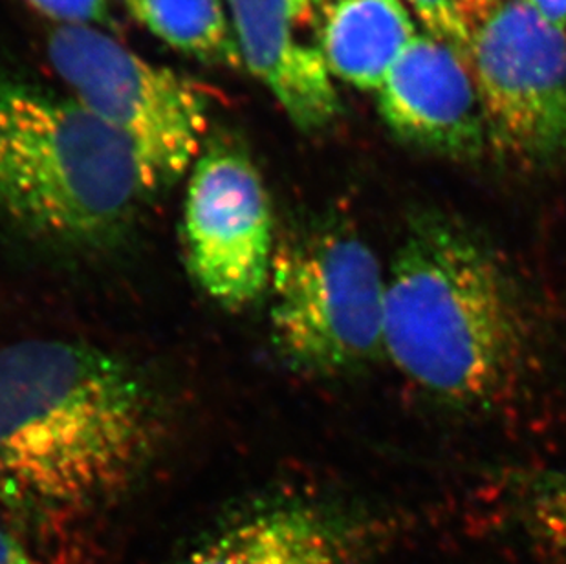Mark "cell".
Segmentation results:
<instances>
[{
  "instance_id": "1",
  "label": "cell",
  "mask_w": 566,
  "mask_h": 564,
  "mask_svg": "<svg viewBox=\"0 0 566 564\" xmlns=\"http://www.w3.org/2000/svg\"><path fill=\"white\" fill-rule=\"evenodd\" d=\"M144 374L97 346L24 340L0 348V497L74 515L122 495L160 438Z\"/></svg>"
},
{
  "instance_id": "2",
  "label": "cell",
  "mask_w": 566,
  "mask_h": 564,
  "mask_svg": "<svg viewBox=\"0 0 566 564\" xmlns=\"http://www.w3.org/2000/svg\"><path fill=\"white\" fill-rule=\"evenodd\" d=\"M384 348L440 404L473 409L512 395L526 373L530 325L503 257L449 217L412 219L385 270Z\"/></svg>"
},
{
  "instance_id": "3",
  "label": "cell",
  "mask_w": 566,
  "mask_h": 564,
  "mask_svg": "<svg viewBox=\"0 0 566 564\" xmlns=\"http://www.w3.org/2000/svg\"><path fill=\"white\" fill-rule=\"evenodd\" d=\"M153 197L133 150L74 97L0 77V213L69 248L114 240Z\"/></svg>"
},
{
  "instance_id": "4",
  "label": "cell",
  "mask_w": 566,
  "mask_h": 564,
  "mask_svg": "<svg viewBox=\"0 0 566 564\" xmlns=\"http://www.w3.org/2000/svg\"><path fill=\"white\" fill-rule=\"evenodd\" d=\"M268 292L273 343L301 373L334 378L385 357V270L353 229L284 240Z\"/></svg>"
},
{
  "instance_id": "5",
  "label": "cell",
  "mask_w": 566,
  "mask_h": 564,
  "mask_svg": "<svg viewBox=\"0 0 566 564\" xmlns=\"http://www.w3.org/2000/svg\"><path fill=\"white\" fill-rule=\"evenodd\" d=\"M49 58L74 100L124 138L153 195L197 161L209 105L192 81L147 63L91 27L54 30Z\"/></svg>"
},
{
  "instance_id": "6",
  "label": "cell",
  "mask_w": 566,
  "mask_h": 564,
  "mask_svg": "<svg viewBox=\"0 0 566 564\" xmlns=\"http://www.w3.org/2000/svg\"><path fill=\"white\" fill-rule=\"evenodd\" d=\"M475 80L488 130L535 166L566 155V35L526 0H493L459 52Z\"/></svg>"
},
{
  "instance_id": "7",
  "label": "cell",
  "mask_w": 566,
  "mask_h": 564,
  "mask_svg": "<svg viewBox=\"0 0 566 564\" xmlns=\"http://www.w3.org/2000/svg\"><path fill=\"white\" fill-rule=\"evenodd\" d=\"M182 234L189 275L213 303L242 310L268 292L277 242L266 187L247 153L219 142L200 153Z\"/></svg>"
},
{
  "instance_id": "8",
  "label": "cell",
  "mask_w": 566,
  "mask_h": 564,
  "mask_svg": "<svg viewBox=\"0 0 566 564\" xmlns=\"http://www.w3.org/2000/svg\"><path fill=\"white\" fill-rule=\"evenodd\" d=\"M385 535L369 516L286 497L220 524L178 564H365Z\"/></svg>"
},
{
  "instance_id": "9",
  "label": "cell",
  "mask_w": 566,
  "mask_h": 564,
  "mask_svg": "<svg viewBox=\"0 0 566 564\" xmlns=\"http://www.w3.org/2000/svg\"><path fill=\"white\" fill-rule=\"evenodd\" d=\"M379 111L407 144L449 158H475L486 144V113L459 50L417 35L379 86Z\"/></svg>"
},
{
  "instance_id": "10",
  "label": "cell",
  "mask_w": 566,
  "mask_h": 564,
  "mask_svg": "<svg viewBox=\"0 0 566 564\" xmlns=\"http://www.w3.org/2000/svg\"><path fill=\"white\" fill-rule=\"evenodd\" d=\"M328 0H228L239 52L292 123L312 133L339 114L323 54Z\"/></svg>"
},
{
  "instance_id": "11",
  "label": "cell",
  "mask_w": 566,
  "mask_h": 564,
  "mask_svg": "<svg viewBox=\"0 0 566 564\" xmlns=\"http://www.w3.org/2000/svg\"><path fill=\"white\" fill-rule=\"evenodd\" d=\"M415 35L400 0H331L323 54L331 74L358 88H379Z\"/></svg>"
},
{
  "instance_id": "12",
  "label": "cell",
  "mask_w": 566,
  "mask_h": 564,
  "mask_svg": "<svg viewBox=\"0 0 566 564\" xmlns=\"http://www.w3.org/2000/svg\"><path fill=\"white\" fill-rule=\"evenodd\" d=\"M156 38L206 63L239 66L242 58L220 0H125Z\"/></svg>"
},
{
  "instance_id": "13",
  "label": "cell",
  "mask_w": 566,
  "mask_h": 564,
  "mask_svg": "<svg viewBox=\"0 0 566 564\" xmlns=\"http://www.w3.org/2000/svg\"><path fill=\"white\" fill-rule=\"evenodd\" d=\"M521 522L530 541L557 564H566V469L543 474L530 485Z\"/></svg>"
},
{
  "instance_id": "14",
  "label": "cell",
  "mask_w": 566,
  "mask_h": 564,
  "mask_svg": "<svg viewBox=\"0 0 566 564\" xmlns=\"http://www.w3.org/2000/svg\"><path fill=\"white\" fill-rule=\"evenodd\" d=\"M434 38L459 50L468 41V22L460 0H409Z\"/></svg>"
},
{
  "instance_id": "15",
  "label": "cell",
  "mask_w": 566,
  "mask_h": 564,
  "mask_svg": "<svg viewBox=\"0 0 566 564\" xmlns=\"http://www.w3.org/2000/svg\"><path fill=\"white\" fill-rule=\"evenodd\" d=\"M28 4L64 27H88L108 21V0H27Z\"/></svg>"
},
{
  "instance_id": "16",
  "label": "cell",
  "mask_w": 566,
  "mask_h": 564,
  "mask_svg": "<svg viewBox=\"0 0 566 564\" xmlns=\"http://www.w3.org/2000/svg\"><path fill=\"white\" fill-rule=\"evenodd\" d=\"M0 564H39L27 544L0 522Z\"/></svg>"
},
{
  "instance_id": "17",
  "label": "cell",
  "mask_w": 566,
  "mask_h": 564,
  "mask_svg": "<svg viewBox=\"0 0 566 564\" xmlns=\"http://www.w3.org/2000/svg\"><path fill=\"white\" fill-rule=\"evenodd\" d=\"M543 19L556 28L566 27V0H526Z\"/></svg>"
},
{
  "instance_id": "18",
  "label": "cell",
  "mask_w": 566,
  "mask_h": 564,
  "mask_svg": "<svg viewBox=\"0 0 566 564\" xmlns=\"http://www.w3.org/2000/svg\"><path fill=\"white\" fill-rule=\"evenodd\" d=\"M493 0H460L462 11H464L465 22H468V32H470L471 22L492 4Z\"/></svg>"
}]
</instances>
